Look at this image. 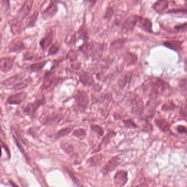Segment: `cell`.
<instances>
[{
  "mask_svg": "<svg viewBox=\"0 0 187 187\" xmlns=\"http://www.w3.org/2000/svg\"><path fill=\"white\" fill-rule=\"evenodd\" d=\"M74 99V109L79 113L85 112L89 105L90 99L87 92L82 89L76 90L72 96Z\"/></svg>",
  "mask_w": 187,
  "mask_h": 187,
  "instance_id": "obj_2",
  "label": "cell"
},
{
  "mask_svg": "<svg viewBox=\"0 0 187 187\" xmlns=\"http://www.w3.org/2000/svg\"><path fill=\"white\" fill-rule=\"evenodd\" d=\"M1 142H2V143H1V144H2V148H4V149L6 151V152L8 153V155L9 157H10V152H9L8 149H7V148H7V147L3 143V142L2 141Z\"/></svg>",
  "mask_w": 187,
  "mask_h": 187,
  "instance_id": "obj_48",
  "label": "cell"
},
{
  "mask_svg": "<svg viewBox=\"0 0 187 187\" xmlns=\"http://www.w3.org/2000/svg\"><path fill=\"white\" fill-rule=\"evenodd\" d=\"M59 10L57 1H51L46 8L42 12L41 16L43 19L47 20L54 17Z\"/></svg>",
  "mask_w": 187,
  "mask_h": 187,
  "instance_id": "obj_14",
  "label": "cell"
},
{
  "mask_svg": "<svg viewBox=\"0 0 187 187\" xmlns=\"http://www.w3.org/2000/svg\"><path fill=\"white\" fill-rule=\"evenodd\" d=\"M13 138H14V141H15V144H16V145L19 148L20 151L22 152L23 154L24 155V156L25 157V158H26V154H25V151H24V149H23V147L20 144L19 142H18L17 139L14 136H13Z\"/></svg>",
  "mask_w": 187,
  "mask_h": 187,
  "instance_id": "obj_45",
  "label": "cell"
},
{
  "mask_svg": "<svg viewBox=\"0 0 187 187\" xmlns=\"http://www.w3.org/2000/svg\"><path fill=\"white\" fill-rule=\"evenodd\" d=\"M175 29H176L177 31L187 32V22L175 26Z\"/></svg>",
  "mask_w": 187,
  "mask_h": 187,
  "instance_id": "obj_43",
  "label": "cell"
},
{
  "mask_svg": "<svg viewBox=\"0 0 187 187\" xmlns=\"http://www.w3.org/2000/svg\"><path fill=\"white\" fill-rule=\"evenodd\" d=\"M164 45L168 47L169 48L172 49L173 50L178 51L181 50L182 49V42L179 41H168L164 42Z\"/></svg>",
  "mask_w": 187,
  "mask_h": 187,
  "instance_id": "obj_28",
  "label": "cell"
},
{
  "mask_svg": "<svg viewBox=\"0 0 187 187\" xmlns=\"http://www.w3.org/2000/svg\"><path fill=\"white\" fill-rule=\"evenodd\" d=\"M103 156L102 155H96L94 157L90 158L87 163H88L92 166H98L100 165L102 162Z\"/></svg>",
  "mask_w": 187,
  "mask_h": 187,
  "instance_id": "obj_30",
  "label": "cell"
},
{
  "mask_svg": "<svg viewBox=\"0 0 187 187\" xmlns=\"http://www.w3.org/2000/svg\"><path fill=\"white\" fill-rule=\"evenodd\" d=\"M114 178L115 187H122L126 184L128 180L127 173L122 170L119 171L116 173Z\"/></svg>",
  "mask_w": 187,
  "mask_h": 187,
  "instance_id": "obj_18",
  "label": "cell"
},
{
  "mask_svg": "<svg viewBox=\"0 0 187 187\" xmlns=\"http://www.w3.org/2000/svg\"><path fill=\"white\" fill-rule=\"evenodd\" d=\"M7 49L9 53H20L26 50V46L22 39L16 37L9 42Z\"/></svg>",
  "mask_w": 187,
  "mask_h": 187,
  "instance_id": "obj_8",
  "label": "cell"
},
{
  "mask_svg": "<svg viewBox=\"0 0 187 187\" xmlns=\"http://www.w3.org/2000/svg\"><path fill=\"white\" fill-rule=\"evenodd\" d=\"M1 9L3 11H8L10 8V1L7 0H1L0 1Z\"/></svg>",
  "mask_w": 187,
  "mask_h": 187,
  "instance_id": "obj_39",
  "label": "cell"
},
{
  "mask_svg": "<svg viewBox=\"0 0 187 187\" xmlns=\"http://www.w3.org/2000/svg\"><path fill=\"white\" fill-rule=\"evenodd\" d=\"M16 58V56L1 57L0 59V70L1 72L7 74L11 72L13 69Z\"/></svg>",
  "mask_w": 187,
  "mask_h": 187,
  "instance_id": "obj_12",
  "label": "cell"
},
{
  "mask_svg": "<svg viewBox=\"0 0 187 187\" xmlns=\"http://www.w3.org/2000/svg\"><path fill=\"white\" fill-rule=\"evenodd\" d=\"M33 82H34V80L33 77L30 76H28L26 78H24L23 80L20 81L19 83L13 85L11 88V89H12L14 91L23 90L30 86L33 83Z\"/></svg>",
  "mask_w": 187,
  "mask_h": 187,
  "instance_id": "obj_21",
  "label": "cell"
},
{
  "mask_svg": "<svg viewBox=\"0 0 187 187\" xmlns=\"http://www.w3.org/2000/svg\"><path fill=\"white\" fill-rule=\"evenodd\" d=\"M131 77L128 74H124L120 77L118 80V85L121 88H124L126 86L127 83L130 81Z\"/></svg>",
  "mask_w": 187,
  "mask_h": 187,
  "instance_id": "obj_34",
  "label": "cell"
},
{
  "mask_svg": "<svg viewBox=\"0 0 187 187\" xmlns=\"http://www.w3.org/2000/svg\"><path fill=\"white\" fill-rule=\"evenodd\" d=\"M125 44V40L124 39H118L114 40L110 44V50L113 51L119 50L123 47Z\"/></svg>",
  "mask_w": 187,
  "mask_h": 187,
  "instance_id": "obj_26",
  "label": "cell"
},
{
  "mask_svg": "<svg viewBox=\"0 0 187 187\" xmlns=\"http://www.w3.org/2000/svg\"><path fill=\"white\" fill-rule=\"evenodd\" d=\"M46 103V97L42 96L41 98H36L33 102H29L23 108V112L30 118H34L37 113L38 109Z\"/></svg>",
  "mask_w": 187,
  "mask_h": 187,
  "instance_id": "obj_4",
  "label": "cell"
},
{
  "mask_svg": "<svg viewBox=\"0 0 187 187\" xmlns=\"http://www.w3.org/2000/svg\"><path fill=\"white\" fill-rule=\"evenodd\" d=\"M34 1L33 0H26L22 4L21 7L18 9L16 15V17L19 18L21 20H24L29 17L31 11L33 8Z\"/></svg>",
  "mask_w": 187,
  "mask_h": 187,
  "instance_id": "obj_10",
  "label": "cell"
},
{
  "mask_svg": "<svg viewBox=\"0 0 187 187\" xmlns=\"http://www.w3.org/2000/svg\"><path fill=\"white\" fill-rule=\"evenodd\" d=\"M28 94L25 91H21L11 94L7 98L6 103L8 105H18L24 102L28 98Z\"/></svg>",
  "mask_w": 187,
  "mask_h": 187,
  "instance_id": "obj_11",
  "label": "cell"
},
{
  "mask_svg": "<svg viewBox=\"0 0 187 187\" xmlns=\"http://www.w3.org/2000/svg\"><path fill=\"white\" fill-rule=\"evenodd\" d=\"M24 76L22 75V74H15L14 75L10 76L8 78H6L4 80L2 81L1 85L2 86L7 88L9 86H13V85H15L18 83H19L20 81L24 79Z\"/></svg>",
  "mask_w": 187,
  "mask_h": 187,
  "instance_id": "obj_19",
  "label": "cell"
},
{
  "mask_svg": "<svg viewBox=\"0 0 187 187\" xmlns=\"http://www.w3.org/2000/svg\"><path fill=\"white\" fill-rule=\"evenodd\" d=\"M48 61L49 60L36 61L29 65L28 69L30 72H39L43 69V68L45 67Z\"/></svg>",
  "mask_w": 187,
  "mask_h": 187,
  "instance_id": "obj_23",
  "label": "cell"
},
{
  "mask_svg": "<svg viewBox=\"0 0 187 187\" xmlns=\"http://www.w3.org/2000/svg\"><path fill=\"white\" fill-rule=\"evenodd\" d=\"M74 35L77 41L80 40H82L83 43L88 42L90 35L89 30L86 23V13L84 14V16L83 17V23L78 30L74 33Z\"/></svg>",
  "mask_w": 187,
  "mask_h": 187,
  "instance_id": "obj_7",
  "label": "cell"
},
{
  "mask_svg": "<svg viewBox=\"0 0 187 187\" xmlns=\"http://www.w3.org/2000/svg\"><path fill=\"white\" fill-rule=\"evenodd\" d=\"M125 63L127 65H131L134 64L136 63L137 61V57L135 54H133L132 53H126L124 56Z\"/></svg>",
  "mask_w": 187,
  "mask_h": 187,
  "instance_id": "obj_31",
  "label": "cell"
},
{
  "mask_svg": "<svg viewBox=\"0 0 187 187\" xmlns=\"http://www.w3.org/2000/svg\"><path fill=\"white\" fill-rule=\"evenodd\" d=\"M114 10L113 7L109 5L105 9L104 14L103 15L104 19L109 21L111 19V18L114 15Z\"/></svg>",
  "mask_w": 187,
  "mask_h": 187,
  "instance_id": "obj_35",
  "label": "cell"
},
{
  "mask_svg": "<svg viewBox=\"0 0 187 187\" xmlns=\"http://www.w3.org/2000/svg\"><path fill=\"white\" fill-rule=\"evenodd\" d=\"M72 136L77 137L78 139H85V137H86V132L83 128H79L74 131V132L72 133Z\"/></svg>",
  "mask_w": 187,
  "mask_h": 187,
  "instance_id": "obj_37",
  "label": "cell"
},
{
  "mask_svg": "<svg viewBox=\"0 0 187 187\" xmlns=\"http://www.w3.org/2000/svg\"><path fill=\"white\" fill-rule=\"evenodd\" d=\"M64 119L62 114L53 113L45 115L41 119V122L44 125L58 124Z\"/></svg>",
  "mask_w": 187,
  "mask_h": 187,
  "instance_id": "obj_15",
  "label": "cell"
},
{
  "mask_svg": "<svg viewBox=\"0 0 187 187\" xmlns=\"http://www.w3.org/2000/svg\"><path fill=\"white\" fill-rule=\"evenodd\" d=\"M133 113L136 115H141L144 110V104L141 98L138 96L133 97L131 99Z\"/></svg>",
  "mask_w": 187,
  "mask_h": 187,
  "instance_id": "obj_17",
  "label": "cell"
},
{
  "mask_svg": "<svg viewBox=\"0 0 187 187\" xmlns=\"http://www.w3.org/2000/svg\"><path fill=\"white\" fill-rule=\"evenodd\" d=\"M123 122L125 126L127 128H135L137 127V125L136 124L135 122L131 119L124 120Z\"/></svg>",
  "mask_w": 187,
  "mask_h": 187,
  "instance_id": "obj_41",
  "label": "cell"
},
{
  "mask_svg": "<svg viewBox=\"0 0 187 187\" xmlns=\"http://www.w3.org/2000/svg\"><path fill=\"white\" fill-rule=\"evenodd\" d=\"M137 24L138 25L139 28L148 33H152V22L147 18L140 17L138 16Z\"/></svg>",
  "mask_w": 187,
  "mask_h": 187,
  "instance_id": "obj_22",
  "label": "cell"
},
{
  "mask_svg": "<svg viewBox=\"0 0 187 187\" xmlns=\"http://www.w3.org/2000/svg\"><path fill=\"white\" fill-rule=\"evenodd\" d=\"M177 131L181 133H187V128L183 126H179L177 127Z\"/></svg>",
  "mask_w": 187,
  "mask_h": 187,
  "instance_id": "obj_47",
  "label": "cell"
},
{
  "mask_svg": "<svg viewBox=\"0 0 187 187\" xmlns=\"http://www.w3.org/2000/svg\"><path fill=\"white\" fill-rule=\"evenodd\" d=\"M168 2L167 1H159L155 2L152 7L157 12H161L168 8Z\"/></svg>",
  "mask_w": 187,
  "mask_h": 187,
  "instance_id": "obj_29",
  "label": "cell"
},
{
  "mask_svg": "<svg viewBox=\"0 0 187 187\" xmlns=\"http://www.w3.org/2000/svg\"><path fill=\"white\" fill-rule=\"evenodd\" d=\"M54 37L55 34L53 30L51 28L48 29L45 35L41 38L39 41L40 47L43 52H45L47 49L50 48V47L53 44Z\"/></svg>",
  "mask_w": 187,
  "mask_h": 187,
  "instance_id": "obj_9",
  "label": "cell"
},
{
  "mask_svg": "<svg viewBox=\"0 0 187 187\" xmlns=\"http://www.w3.org/2000/svg\"><path fill=\"white\" fill-rule=\"evenodd\" d=\"M55 72L56 70L50 69L45 72L42 83L40 87V91H44L47 90L53 85H57L61 80L62 78L56 76Z\"/></svg>",
  "mask_w": 187,
  "mask_h": 187,
  "instance_id": "obj_5",
  "label": "cell"
},
{
  "mask_svg": "<svg viewBox=\"0 0 187 187\" xmlns=\"http://www.w3.org/2000/svg\"><path fill=\"white\" fill-rule=\"evenodd\" d=\"M61 47V44H59L58 42L56 41L48 48V56H52L57 54L59 52L60 49Z\"/></svg>",
  "mask_w": 187,
  "mask_h": 187,
  "instance_id": "obj_32",
  "label": "cell"
},
{
  "mask_svg": "<svg viewBox=\"0 0 187 187\" xmlns=\"http://www.w3.org/2000/svg\"><path fill=\"white\" fill-rule=\"evenodd\" d=\"M10 31L13 35H20L25 29L23 21L17 17H13L8 21Z\"/></svg>",
  "mask_w": 187,
  "mask_h": 187,
  "instance_id": "obj_13",
  "label": "cell"
},
{
  "mask_svg": "<svg viewBox=\"0 0 187 187\" xmlns=\"http://www.w3.org/2000/svg\"><path fill=\"white\" fill-rule=\"evenodd\" d=\"M146 90H149L152 95H161L168 88V85L164 81L158 78H151L144 84Z\"/></svg>",
  "mask_w": 187,
  "mask_h": 187,
  "instance_id": "obj_3",
  "label": "cell"
},
{
  "mask_svg": "<svg viewBox=\"0 0 187 187\" xmlns=\"http://www.w3.org/2000/svg\"><path fill=\"white\" fill-rule=\"evenodd\" d=\"M175 108L174 104L172 102H168L167 103H166L165 104L163 105V107H162V109L163 110H172V109H174Z\"/></svg>",
  "mask_w": 187,
  "mask_h": 187,
  "instance_id": "obj_44",
  "label": "cell"
},
{
  "mask_svg": "<svg viewBox=\"0 0 187 187\" xmlns=\"http://www.w3.org/2000/svg\"><path fill=\"white\" fill-rule=\"evenodd\" d=\"M79 82L84 87H92L96 91H100L102 89V86L99 85L95 82L94 76L88 72L82 71L80 72L78 75Z\"/></svg>",
  "mask_w": 187,
  "mask_h": 187,
  "instance_id": "obj_6",
  "label": "cell"
},
{
  "mask_svg": "<svg viewBox=\"0 0 187 187\" xmlns=\"http://www.w3.org/2000/svg\"><path fill=\"white\" fill-rule=\"evenodd\" d=\"M44 57H39L37 55H35L34 53L30 52H25L23 53V57H22V61H37L38 60L41 59Z\"/></svg>",
  "mask_w": 187,
  "mask_h": 187,
  "instance_id": "obj_27",
  "label": "cell"
},
{
  "mask_svg": "<svg viewBox=\"0 0 187 187\" xmlns=\"http://www.w3.org/2000/svg\"><path fill=\"white\" fill-rule=\"evenodd\" d=\"M91 128L92 130L97 133L100 136H102L104 134V130L102 127L98 125L92 124L91 125Z\"/></svg>",
  "mask_w": 187,
  "mask_h": 187,
  "instance_id": "obj_38",
  "label": "cell"
},
{
  "mask_svg": "<svg viewBox=\"0 0 187 187\" xmlns=\"http://www.w3.org/2000/svg\"><path fill=\"white\" fill-rule=\"evenodd\" d=\"M135 187H148V186L146 184V183H141L136 185Z\"/></svg>",
  "mask_w": 187,
  "mask_h": 187,
  "instance_id": "obj_49",
  "label": "cell"
},
{
  "mask_svg": "<svg viewBox=\"0 0 187 187\" xmlns=\"http://www.w3.org/2000/svg\"><path fill=\"white\" fill-rule=\"evenodd\" d=\"M152 130V126L149 122H147L146 124L144 125L142 130L145 132H149Z\"/></svg>",
  "mask_w": 187,
  "mask_h": 187,
  "instance_id": "obj_46",
  "label": "cell"
},
{
  "mask_svg": "<svg viewBox=\"0 0 187 187\" xmlns=\"http://www.w3.org/2000/svg\"><path fill=\"white\" fill-rule=\"evenodd\" d=\"M138 16L131 15L127 18L122 24L121 31L123 33H126L133 30L137 25Z\"/></svg>",
  "mask_w": 187,
  "mask_h": 187,
  "instance_id": "obj_16",
  "label": "cell"
},
{
  "mask_svg": "<svg viewBox=\"0 0 187 187\" xmlns=\"http://www.w3.org/2000/svg\"><path fill=\"white\" fill-rule=\"evenodd\" d=\"M155 124L157 126L159 127L160 130H161L163 132H167L170 130V125L169 123L164 119H157L155 120Z\"/></svg>",
  "mask_w": 187,
  "mask_h": 187,
  "instance_id": "obj_25",
  "label": "cell"
},
{
  "mask_svg": "<svg viewBox=\"0 0 187 187\" xmlns=\"http://www.w3.org/2000/svg\"><path fill=\"white\" fill-rule=\"evenodd\" d=\"M39 15V11H35L34 12V13H32V14L29 15L26 19V24H25V28L29 29L35 27Z\"/></svg>",
  "mask_w": 187,
  "mask_h": 187,
  "instance_id": "obj_24",
  "label": "cell"
},
{
  "mask_svg": "<svg viewBox=\"0 0 187 187\" xmlns=\"http://www.w3.org/2000/svg\"><path fill=\"white\" fill-rule=\"evenodd\" d=\"M78 53L74 50H70L66 55V59L69 61L71 63H74L77 61Z\"/></svg>",
  "mask_w": 187,
  "mask_h": 187,
  "instance_id": "obj_33",
  "label": "cell"
},
{
  "mask_svg": "<svg viewBox=\"0 0 187 187\" xmlns=\"http://www.w3.org/2000/svg\"><path fill=\"white\" fill-rule=\"evenodd\" d=\"M72 131V128L70 127L62 128L61 130L58 131L57 133L55 135V138L56 139H59L61 137H64L69 135Z\"/></svg>",
  "mask_w": 187,
  "mask_h": 187,
  "instance_id": "obj_36",
  "label": "cell"
},
{
  "mask_svg": "<svg viewBox=\"0 0 187 187\" xmlns=\"http://www.w3.org/2000/svg\"><path fill=\"white\" fill-rule=\"evenodd\" d=\"M61 148L65 151V152H67V153H70L73 151V149H74L73 147L71 144H62L61 145Z\"/></svg>",
  "mask_w": 187,
  "mask_h": 187,
  "instance_id": "obj_42",
  "label": "cell"
},
{
  "mask_svg": "<svg viewBox=\"0 0 187 187\" xmlns=\"http://www.w3.org/2000/svg\"><path fill=\"white\" fill-rule=\"evenodd\" d=\"M104 46L103 43L92 41L83 43L78 47V50L87 59H91L93 61H99L102 57Z\"/></svg>",
  "mask_w": 187,
  "mask_h": 187,
  "instance_id": "obj_1",
  "label": "cell"
},
{
  "mask_svg": "<svg viewBox=\"0 0 187 187\" xmlns=\"http://www.w3.org/2000/svg\"><path fill=\"white\" fill-rule=\"evenodd\" d=\"M115 135V133L113 131H110L106 135V136L103 139L102 143H101V146L103 144H107L109 142V141L110 140L112 137H113Z\"/></svg>",
  "mask_w": 187,
  "mask_h": 187,
  "instance_id": "obj_40",
  "label": "cell"
},
{
  "mask_svg": "<svg viewBox=\"0 0 187 187\" xmlns=\"http://www.w3.org/2000/svg\"><path fill=\"white\" fill-rule=\"evenodd\" d=\"M11 184H12V185L13 186V187H18L17 185H15V184H14V183H13V182H11Z\"/></svg>",
  "mask_w": 187,
  "mask_h": 187,
  "instance_id": "obj_50",
  "label": "cell"
},
{
  "mask_svg": "<svg viewBox=\"0 0 187 187\" xmlns=\"http://www.w3.org/2000/svg\"><path fill=\"white\" fill-rule=\"evenodd\" d=\"M119 160L120 159L118 157H113L112 159H110L101 170L102 174L103 175H106L109 172L113 171L119 165Z\"/></svg>",
  "mask_w": 187,
  "mask_h": 187,
  "instance_id": "obj_20",
  "label": "cell"
}]
</instances>
